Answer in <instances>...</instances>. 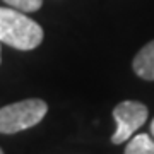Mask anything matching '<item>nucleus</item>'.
<instances>
[{
  "label": "nucleus",
  "mask_w": 154,
  "mask_h": 154,
  "mask_svg": "<svg viewBox=\"0 0 154 154\" xmlns=\"http://www.w3.org/2000/svg\"><path fill=\"white\" fill-rule=\"evenodd\" d=\"M151 135L154 137V120H152V123H151Z\"/></svg>",
  "instance_id": "7"
},
{
  "label": "nucleus",
  "mask_w": 154,
  "mask_h": 154,
  "mask_svg": "<svg viewBox=\"0 0 154 154\" xmlns=\"http://www.w3.org/2000/svg\"><path fill=\"white\" fill-rule=\"evenodd\" d=\"M134 70L144 81H154V39L144 45L135 58H134Z\"/></svg>",
  "instance_id": "4"
},
{
  "label": "nucleus",
  "mask_w": 154,
  "mask_h": 154,
  "mask_svg": "<svg viewBox=\"0 0 154 154\" xmlns=\"http://www.w3.org/2000/svg\"><path fill=\"white\" fill-rule=\"evenodd\" d=\"M11 9L21 12H36L41 9L43 5V0H4Z\"/></svg>",
  "instance_id": "6"
},
{
  "label": "nucleus",
  "mask_w": 154,
  "mask_h": 154,
  "mask_svg": "<svg viewBox=\"0 0 154 154\" xmlns=\"http://www.w3.org/2000/svg\"><path fill=\"white\" fill-rule=\"evenodd\" d=\"M0 62H2V45H0Z\"/></svg>",
  "instance_id": "8"
},
{
  "label": "nucleus",
  "mask_w": 154,
  "mask_h": 154,
  "mask_svg": "<svg viewBox=\"0 0 154 154\" xmlns=\"http://www.w3.org/2000/svg\"><path fill=\"white\" fill-rule=\"evenodd\" d=\"M43 41V28L24 12L0 7V43L16 50H34Z\"/></svg>",
  "instance_id": "1"
},
{
  "label": "nucleus",
  "mask_w": 154,
  "mask_h": 154,
  "mask_svg": "<svg viewBox=\"0 0 154 154\" xmlns=\"http://www.w3.org/2000/svg\"><path fill=\"white\" fill-rule=\"evenodd\" d=\"M147 106L139 101H122L113 108V118L116 122V130L111 135L113 144L128 140L147 120Z\"/></svg>",
  "instance_id": "3"
},
{
  "label": "nucleus",
  "mask_w": 154,
  "mask_h": 154,
  "mask_svg": "<svg viewBox=\"0 0 154 154\" xmlns=\"http://www.w3.org/2000/svg\"><path fill=\"white\" fill-rule=\"evenodd\" d=\"M48 113V105L39 98L24 99L0 108V134H17L38 125Z\"/></svg>",
  "instance_id": "2"
},
{
  "label": "nucleus",
  "mask_w": 154,
  "mask_h": 154,
  "mask_svg": "<svg viewBox=\"0 0 154 154\" xmlns=\"http://www.w3.org/2000/svg\"><path fill=\"white\" fill-rule=\"evenodd\" d=\"M0 154H4V151H2V147H0Z\"/></svg>",
  "instance_id": "9"
},
{
  "label": "nucleus",
  "mask_w": 154,
  "mask_h": 154,
  "mask_svg": "<svg viewBox=\"0 0 154 154\" xmlns=\"http://www.w3.org/2000/svg\"><path fill=\"white\" fill-rule=\"evenodd\" d=\"M125 154H154V140L147 134H139L127 144Z\"/></svg>",
  "instance_id": "5"
}]
</instances>
